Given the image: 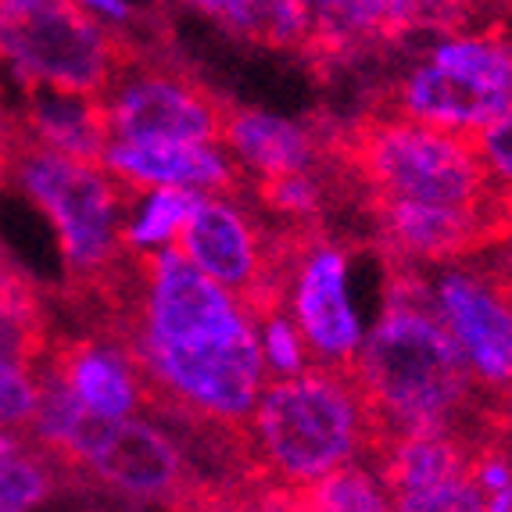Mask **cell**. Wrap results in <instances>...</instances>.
I'll list each match as a JSON object with an SVG mask.
<instances>
[{"label": "cell", "instance_id": "6da1fadb", "mask_svg": "<svg viewBox=\"0 0 512 512\" xmlns=\"http://www.w3.org/2000/svg\"><path fill=\"white\" fill-rule=\"evenodd\" d=\"M97 333L119 337L137 359L151 416L240 430L269 380L248 305L176 244L133 251Z\"/></svg>", "mask_w": 512, "mask_h": 512}, {"label": "cell", "instance_id": "7a4b0ae2", "mask_svg": "<svg viewBox=\"0 0 512 512\" xmlns=\"http://www.w3.org/2000/svg\"><path fill=\"white\" fill-rule=\"evenodd\" d=\"M351 376L362 387L380 430V448L402 434L487 437V394L473 384L452 333L437 319L423 265L384 258V305L366 330Z\"/></svg>", "mask_w": 512, "mask_h": 512}, {"label": "cell", "instance_id": "3957f363", "mask_svg": "<svg viewBox=\"0 0 512 512\" xmlns=\"http://www.w3.org/2000/svg\"><path fill=\"white\" fill-rule=\"evenodd\" d=\"M244 448L258 480V505L283 498L344 462L376 459L380 430L348 366L312 362L294 376L265 380L244 427Z\"/></svg>", "mask_w": 512, "mask_h": 512}, {"label": "cell", "instance_id": "277c9868", "mask_svg": "<svg viewBox=\"0 0 512 512\" xmlns=\"http://www.w3.org/2000/svg\"><path fill=\"white\" fill-rule=\"evenodd\" d=\"M337 162L362 201H409L441 208H487L509 201L491 180L473 137L373 111L333 126Z\"/></svg>", "mask_w": 512, "mask_h": 512}, {"label": "cell", "instance_id": "5b68a950", "mask_svg": "<svg viewBox=\"0 0 512 512\" xmlns=\"http://www.w3.org/2000/svg\"><path fill=\"white\" fill-rule=\"evenodd\" d=\"M8 176H15L29 201L51 219L76 291L90 301L108 298L133 262V251L122 240L129 208L126 183L115 180L101 162H86L26 137L22 126Z\"/></svg>", "mask_w": 512, "mask_h": 512}, {"label": "cell", "instance_id": "8992f818", "mask_svg": "<svg viewBox=\"0 0 512 512\" xmlns=\"http://www.w3.org/2000/svg\"><path fill=\"white\" fill-rule=\"evenodd\" d=\"M509 108L512 36L505 22L434 36L373 97V111L405 115L462 137H477Z\"/></svg>", "mask_w": 512, "mask_h": 512}, {"label": "cell", "instance_id": "52a82bcc", "mask_svg": "<svg viewBox=\"0 0 512 512\" xmlns=\"http://www.w3.org/2000/svg\"><path fill=\"white\" fill-rule=\"evenodd\" d=\"M61 473L137 505H208V491L183 430L169 419L97 416L86 409L58 455Z\"/></svg>", "mask_w": 512, "mask_h": 512}, {"label": "cell", "instance_id": "ba28073f", "mask_svg": "<svg viewBox=\"0 0 512 512\" xmlns=\"http://www.w3.org/2000/svg\"><path fill=\"white\" fill-rule=\"evenodd\" d=\"M137 51L79 0H0V61L18 83H47L101 97Z\"/></svg>", "mask_w": 512, "mask_h": 512}, {"label": "cell", "instance_id": "9c48e42d", "mask_svg": "<svg viewBox=\"0 0 512 512\" xmlns=\"http://www.w3.org/2000/svg\"><path fill=\"white\" fill-rule=\"evenodd\" d=\"M172 244L237 294L251 316L283 305L287 237L248 194H201Z\"/></svg>", "mask_w": 512, "mask_h": 512}, {"label": "cell", "instance_id": "30bf717a", "mask_svg": "<svg viewBox=\"0 0 512 512\" xmlns=\"http://www.w3.org/2000/svg\"><path fill=\"white\" fill-rule=\"evenodd\" d=\"M111 137L119 140H183L222 144L230 101L187 69L154 61L137 47L101 94Z\"/></svg>", "mask_w": 512, "mask_h": 512}, {"label": "cell", "instance_id": "8fae6325", "mask_svg": "<svg viewBox=\"0 0 512 512\" xmlns=\"http://www.w3.org/2000/svg\"><path fill=\"white\" fill-rule=\"evenodd\" d=\"M351 240L330 226H291L287 222V283L283 308L305 333L316 362L351 366L359 351L362 319L348 287Z\"/></svg>", "mask_w": 512, "mask_h": 512}, {"label": "cell", "instance_id": "7c38bea8", "mask_svg": "<svg viewBox=\"0 0 512 512\" xmlns=\"http://www.w3.org/2000/svg\"><path fill=\"white\" fill-rule=\"evenodd\" d=\"M430 301L484 394L512 387V287L480 255L427 265Z\"/></svg>", "mask_w": 512, "mask_h": 512}, {"label": "cell", "instance_id": "4fadbf2b", "mask_svg": "<svg viewBox=\"0 0 512 512\" xmlns=\"http://www.w3.org/2000/svg\"><path fill=\"white\" fill-rule=\"evenodd\" d=\"M391 509L405 512H484L473 484V444L459 434H402L376 452Z\"/></svg>", "mask_w": 512, "mask_h": 512}, {"label": "cell", "instance_id": "5bb4252c", "mask_svg": "<svg viewBox=\"0 0 512 512\" xmlns=\"http://www.w3.org/2000/svg\"><path fill=\"white\" fill-rule=\"evenodd\" d=\"M333 126L337 122H301L230 101L226 122H222V147L230 151V158L240 165L251 187V183L280 180V176L312 172L337 162Z\"/></svg>", "mask_w": 512, "mask_h": 512}, {"label": "cell", "instance_id": "9a60e30c", "mask_svg": "<svg viewBox=\"0 0 512 512\" xmlns=\"http://www.w3.org/2000/svg\"><path fill=\"white\" fill-rule=\"evenodd\" d=\"M101 165L129 190L187 187L201 194H248V180L222 144L111 137Z\"/></svg>", "mask_w": 512, "mask_h": 512}, {"label": "cell", "instance_id": "2e32d148", "mask_svg": "<svg viewBox=\"0 0 512 512\" xmlns=\"http://www.w3.org/2000/svg\"><path fill=\"white\" fill-rule=\"evenodd\" d=\"M43 366L65 380L72 394L97 416L119 419L147 409V380L129 348L111 333H90L83 341L51 344Z\"/></svg>", "mask_w": 512, "mask_h": 512}, {"label": "cell", "instance_id": "e0dca14e", "mask_svg": "<svg viewBox=\"0 0 512 512\" xmlns=\"http://www.w3.org/2000/svg\"><path fill=\"white\" fill-rule=\"evenodd\" d=\"M22 86H26V119H18V126L26 137L40 140L54 151L86 158V162H101L104 147L111 140L101 97L47 83Z\"/></svg>", "mask_w": 512, "mask_h": 512}, {"label": "cell", "instance_id": "ac0fdd59", "mask_svg": "<svg viewBox=\"0 0 512 512\" xmlns=\"http://www.w3.org/2000/svg\"><path fill=\"white\" fill-rule=\"evenodd\" d=\"M376 47H387V0H312L308 61L344 65Z\"/></svg>", "mask_w": 512, "mask_h": 512}, {"label": "cell", "instance_id": "d6986e66", "mask_svg": "<svg viewBox=\"0 0 512 512\" xmlns=\"http://www.w3.org/2000/svg\"><path fill=\"white\" fill-rule=\"evenodd\" d=\"M230 36L269 51H305L312 40V0H215L208 11Z\"/></svg>", "mask_w": 512, "mask_h": 512}, {"label": "cell", "instance_id": "ffe728a7", "mask_svg": "<svg viewBox=\"0 0 512 512\" xmlns=\"http://www.w3.org/2000/svg\"><path fill=\"white\" fill-rule=\"evenodd\" d=\"M283 509H319V512H384L391 509L387 484L376 462L355 459L323 473L312 484L298 487L283 498Z\"/></svg>", "mask_w": 512, "mask_h": 512}, {"label": "cell", "instance_id": "44dd1931", "mask_svg": "<svg viewBox=\"0 0 512 512\" xmlns=\"http://www.w3.org/2000/svg\"><path fill=\"white\" fill-rule=\"evenodd\" d=\"M51 348V330L29 283L0 265V359L36 369Z\"/></svg>", "mask_w": 512, "mask_h": 512}, {"label": "cell", "instance_id": "7402d4cb", "mask_svg": "<svg viewBox=\"0 0 512 512\" xmlns=\"http://www.w3.org/2000/svg\"><path fill=\"white\" fill-rule=\"evenodd\" d=\"M201 190L187 187H147V190H129V208H126V226H122V240L129 251H151L165 248L176 240L183 230L187 215L194 212Z\"/></svg>", "mask_w": 512, "mask_h": 512}, {"label": "cell", "instance_id": "603a6c76", "mask_svg": "<svg viewBox=\"0 0 512 512\" xmlns=\"http://www.w3.org/2000/svg\"><path fill=\"white\" fill-rule=\"evenodd\" d=\"M491 26L477 0H387V47H402L412 36L466 33Z\"/></svg>", "mask_w": 512, "mask_h": 512}, {"label": "cell", "instance_id": "cb8c5ba5", "mask_svg": "<svg viewBox=\"0 0 512 512\" xmlns=\"http://www.w3.org/2000/svg\"><path fill=\"white\" fill-rule=\"evenodd\" d=\"M61 484V466L47 452H40L29 444V452H22V444L11 452H0V512H18L43 505L58 491Z\"/></svg>", "mask_w": 512, "mask_h": 512}, {"label": "cell", "instance_id": "d4e9b609", "mask_svg": "<svg viewBox=\"0 0 512 512\" xmlns=\"http://www.w3.org/2000/svg\"><path fill=\"white\" fill-rule=\"evenodd\" d=\"M258 330V351H262V366L265 376H294L301 369L312 366V351H308L305 333L298 330V323L291 319V312L283 305L265 308L255 316Z\"/></svg>", "mask_w": 512, "mask_h": 512}, {"label": "cell", "instance_id": "484cf974", "mask_svg": "<svg viewBox=\"0 0 512 512\" xmlns=\"http://www.w3.org/2000/svg\"><path fill=\"white\" fill-rule=\"evenodd\" d=\"M473 484L487 512H512V448L498 437L473 441Z\"/></svg>", "mask_w": 512, "mask_h": 512}, {"label": "cell", "instance_id": "4316f807", "mask_svg": "<svg viewBox=\"0 0 512 512\" xmlns=\"http://www.w3.org/2000/svg\"><path fill=\"white\" fill-rule=\"evenodd\" d=\"M36 409V373L0 359V430L22 437Z\"/></svg>", "mask_w": 512, "mask_h": 512}, {"label": "cell", "instance_id": "83f0119b", "mask_svg": "<svg viewBox=\"0 0 512 512\" xmlns=\"http://www.w3.org/2000/svg\"><path fill=\"white\" fill-rule=\"evenodd\" d=\"M477 144L480 158H484L487 172H491V180L512 197V108L505 115H498L491 126H484L473 137Z\"/></svg>", "mask_w": 512, "mask_h": 512}, {"label": "cell", "instance_id": "f1b7e54d", "mask_svg": "<svg viewBox=\"0 0 512 512\" xmlns=\"http://www.w3.org/2000/svg\"><path fill=\"white\" fill-rule=\"evenodd\" d=\"M79 4H83V8L90 11L94 18H101L104 26H111V29L129 26V22H133V15H137L129 0H79Z\"/></svg>", "mask_w": 512, "mask_h": 512}, {"label": "cell", "instance_id": "f546056e", "mask_svg": "<svg viewBox=\"0 0 512 512\" xmlns=\"http://www.w3.org/2000/svg\"><path fill=\"white\" fill-rule=\"evenodd\" d=\"M480 258L495 269V276L505 283V287H512V226H509V233H505L502 240H495L487 251H480Z\"/></svg>", "mask_w": 512, "mask_h": 512}, {"label": "cell", "instance_id": "4dcf8cb0", "mask_svg": "<svg viewBox=\"0 0 512 512\" xmlns=\"http://www.w3.org/2000/svg\"><path fill=\"white\" fill-rule=\"evenodd\" d=\"M22 444V437L8 434V430H0V452H11V448H18Z\"/></svg>", "mask_w": 512, "mask_h": 512}]
</instances>
